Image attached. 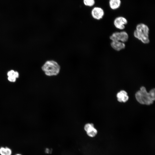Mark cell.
Returning <instances> with one entry per match:
<instances>
[{
  "label": "cell",
  "instance_id": "6",
  "mask_svg": "<svg viewBox=\"0 0 155 155\" xmlns=\"http://www.w3.org/2000/svg\"><path fill=\"white\" fill-rule=\"evenodd\" d=\"M127 23V20L125 17L119 16L115 18L114 21V24L116 28L120 30H123L125 28V25Z\"/></svg>",
  "mask_w": 155,
  "mask_h": 155
},
{
  "label": "cell",
  "instance_id": "8",
  "mask_svg": "<svg viewBox=\"0 0 155 155\" xmlns=\"http://www.w3.org/2000/svg\"><path fill=\"white\" fill-rule=\"evenodd\" d=\"M118 101L120 102H125L129 99L127 93L125 90H122L117 94Z\"/></svg>",
  "mask_w": 155,
  "mask_h": 155
},
{
  "label": "cell",
  "instance_id": "5",
  "mask_svg": "<svg viewBox=\"0 0 155 155\" xmlns=\"http://www.w3.org/2000/svg\"><path fill=\"white\" fill-rule=\"evenodd\" d=\"M91 14L92 17L95 19L100 20L104 16V12L101 7H94L92 10Z\"/></svg>",
  "mask_w": 155,
  "mask_h": 155
},
{
  "label": "cell",
  "instance_id": "12",
  "mask_svg": "<svg viewBox=\"0 0 155 155\" xmlns=\"http://www.w3.org/2000/svg\"><path fill=\"white\" fill-rule=\"evenodd\" d=\"M12 153V150L8 147H1L0 148L1 155H11Z\"/></svg>",
  "mask_w": 155,
  "mask_h": 155
},
{
  "label": "cell",
  "instance_id": "13",
  "mask_svg": "<svg viewBox=\"0 0 155 155\" xmlns=\"http://www.w3.org/2000/svg\"><path fill=\"white\" fill-rule=\"evenodd\" d=\"M83 3L86 6L92 7L95 4V0H83Z\"/></svg>",
  "mask_w": 155,
  "mask_h": 155
},
{
  "label": "cell",
  "instance_id": "14",
  "mask_svg": "<svg viewBox=\"0 0 155 155\" xmlns=\"http://www.w3.org/2000/svg\"><path fill=\"white\" fill-rule=\"evenodd\" d=\"M15 155H22L20 154H17Z\"/></svg>",
  "mask_w": 155,
  "mask_h": 155
},
{
  "label": "cell",
  "instance_id": "3",
  "mask_svg": "<svg viewBox=\"0 0 155 155\" xmlns=\"http://www.w3.org/2000/svg\"><path fill=\"white\" fill-rule=\"evenodd\" d=\"M149 28L146 25L140 23L137 25L136 30L134 31V37L144 44L150 42L149 38Z\"/></svg>",
  "mask_w": 155,
  "mask_h": 155
},
{
  "label": "cell",
  "instance_id": "9",
  "mask_svg": "<svg viewBox=\"0 0 155 155\" xmlns=\"http://www.w3.org/2000/svg\"><path fill=\"white\" fill-rule=\"evenodd\" d=\"M111 45L114 49L118 51L124 49L125 46L124 42L117 41H112Z\"/></svg>",
  "mask_w": 155,
  "mask_h": 155
},
{
  "label": "cell",
  "instance_id": "10",
  "mask_svg": "<svg viewBox=\"0 0 155 155\" xmlns=\"http://www.w3.org/2000/svg\"><path fill=\"white\" fill-rule=\"evenodd\" d=\"M7 79L11 82H14L16 81V79L19 77V73L13 70H11L7 73Z\"/></svg>",
  "mask_w": 155,
  "mask_h": 155
},
{
  "label": "cell",
  "instance_id": "4",
  "mask_svg": "<svg viewBox=\"0 0 155 155\" xmlns=\"http://www.w3.org/2000/svg\"><path fill=\"white\" fill-rule=\"evenodd\" d=\"M110 38L112 41H120L124 42L127 40L128 35L127 33L124 31L120 32H116L112 34Z\"/></svg>",
  "mask_w": 155,
  "mask_h": 155
},
{
  "label": "cell",
  "instance_id": "2",
  "mask_svg": "<svg viewBox=\"0 0 155 155\" xmlns=\"http://www.w3.org/2000/svg\"><path fill=\"white\" fill-rule=\"evenodd\" d=\"M42 71L47 76H56L58 75L61 70L59 64L53 60L46 61L41 67Z\"/></svg>",
  "mask_w": 155,
  "mask_h": 155
},
{
  "label": "cell",
  "instance_id": "1",
  "mask_svg": "<svg viewBox=\"0 0 155 155\" xmlns=\"http://www.w3.org/2000/svg\"><path fill=\"white\" fill-rule=\"evenodd\" d=\"M155 88L148 92L146 88L141 87L135 94V98L140 104L149 105L152 104L155 100Z\"/></svg>",
  "mask_w": 155,
  "mask_h": 155
},
{
  "label": "cell",
  "instance_id": "11",
  "mask_svg": "<svg viewBox=\"0 0 155 155\" xmlns=\"http://www.w3.org/2000/svg\"><path fill=\"white\" fill-rule=\"evenodd\" d=\"M121 4V0H109V6L112 10H115L118 9L120 7Z\"/></svg>",
  "mask_w": 155,
  "mask_h": 155
},
{
  "label": "cell",
  "instance_id": "7",
  "mask_svg": "<svg viewBox=\"0 0 155 155\" xmlns=\"http://www.w3.org/2000/svg\"><path fill=\"white\" fill-rule=\"evenodd\" d=\"M84 129L87 134L90 137H93L95 136L97 133V131L94 127L92 123H87L84 127Z\"/></svg>",
  "mask_w": 155,
  "mask_h": 155
}]
</instances>
